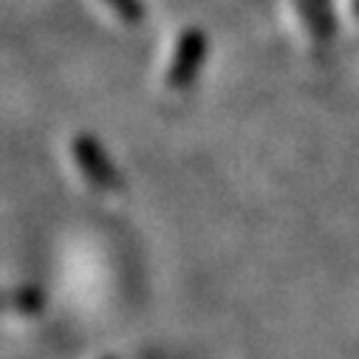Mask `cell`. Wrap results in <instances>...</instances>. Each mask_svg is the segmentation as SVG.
<instances>
[{
  "instance_id": "6da1fadb",
  "label": "cell",
  "mask_w": 359,
  "mask_h": 359,
  "mask_svg": "<svg viewBox=\"0 0 359 359\" xmlns=\"http://www.w3.org/2000/svg\"><path fill=\"white\" fill-rule=\"evenodd\" d=\"M204 48H207V37L198 29H187L182 37H178V48H175L172 68H170V82L172 85H187L196 76L198 62L204 57Z\"/></svg>"
},
{
  "instance_id": "7a4b0ae2",
  "label": "cell",
  "mask_w": 359,
  "mask_h": 359,
  "mask_svg": "<svg viewBox=\"0 0 359 359\" xmlns=\"http://www.w3.org/2000/svg\"><path fill=\"white\" fill-rule=\"evenodd\" d=\"M105 4L130 26L144 20V4H142V0H105Z\"/></svg>"
}]
</instances>
